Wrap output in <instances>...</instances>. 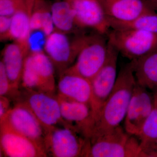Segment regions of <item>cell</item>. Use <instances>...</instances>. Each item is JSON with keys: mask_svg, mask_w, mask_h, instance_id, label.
<instances>
[{"mask_svg": "<svg viewBox=\"0 0 157 157\" xmlns=\"http://www.w3.org/2000/svg\"><path fill=\"white\" fill-rule=\"evenodd\" d=\"M136 84L130 61L118 73L115 86L94 120L88 139L104 135L121 125L126 115Z\"/></svg>", "mask_w": 157, "mask_h": 157, "instance_id": "1", "label": "cell"}, {"mask_svg": "<svg viewBox=\"0 0 157 157\" xmlns=\"http://www.w3.org/2000/svg\"><path fill=\"white\" fill-rule=\"evenodd\" d=\"M83 157H147L135 135L119 126L104 135L88 139Z\"/></svg>", "mask_w": 157, "mask_h": 157, "instance_id": "2", "label": "cell"}, {"mask_svg": "<svg viewBox=\"0 0 157 157\" xmlns=\"http://www.w3.org/2000/svg\"><path fill=\"white\" fill-rule=\"evenodd\" d=\"M55 68L42 51L30 52L26 57L21 77V86L55 95Z\"/></svg>", "mask_w": 157, "mask_h": 157, "instance_id": "3", "label": "cell"}, {"mask_svg": "<svg viewBox=\"0 0 157 157\" xmlns=\"http://www.w3.org/2000/svg\"><path fill=\"white\" fill-rule=\"evenodd\" d=\"M108 48L107 35L97 32L87 34L75 63L66 71L77 74L90 81L105 63Z\"/></svg>", "mask_w": 157, "mask_h": 157, "instance_id": "4", "label": "cell"}, {"mask_svg": "<svg viewBox=\"0 0 157 157\" xmlns=\"http://www.w3.org/2000/svg\"><path fill=\"white\" fill-rule=\"evenodd\" d=\"M70 35L55 29L46 37L44 43V52L52 62L59 76L75 62L87 34L79 33L73 37Z\"/></svg>", "mask_w": 157, "mask_h": 157, "instance_id": "5", "label": "cell"}, {"mask_svg": "<svg viewBox=\"0 0 157 157\" xmlns=\"http://www.w3.org/2000/svg\"><path fill=\"white\" fill-rule=\"evenodd\" d=\"M87 138L70 124L59 126L47 130L44 147L47 156L83 157Z\"/></svg>", "mask_w": 157, "mask_h": 157, "instance_id": "6", "label": "cell"}, {"mask_svg": "<svg viewBox=\"0 0 157 157\" xmlns=\"http://www.w3.org/2000/svg\"><path fill=\"white\" fill-rule=\"evenodd\" d=\"M108 42L130 61L145 56L157 47V34L133 29H110Z\"/></svg>", "mask_w": 157, "mask_h": 157, "instance_id": "7", "label": "cell"}, {"mask_svg": "<svg viewBox=\"0 0 157 157\" xmlns=\"http://www.w3.org/2000/svg\"><path fill=\"white\" fill-rule=\"evenodd\" d=\"M16 102H20L30 109L46 130L69 124L62 117L57 96L22 87Z\"/></svg>", "mask_w": 157, "mask_h": 157, "instance_id": "8", "label": "cell"}, {"mask_svg": "<svg viewBox=\"0 0 157 157\" xmlns=\"http://www.w3.org/2000/svg\"><path fill=\"white\" fill-rule=\"evenodd\" d=\"M119 54L117 50L108 42L106 62L100 71L90 80V107L93 122L115 86L118 76L117 65Z\"/></svg>", "mask_w": 157, "mask_h": 157, "instance_id": "9", "label": "cell"}, {"mask_svg": "<svg viewBox=\"0 0 157 157\" xmlns=\"http://www.w3.org/2000/svg\"><path fill=\"white\" fill-rule=\"evenodd\" d=\"M0 120L1 123L6 124L33 140L45 151L44 142L47 130L25 104L16 102Z\"/></svg>", "mask_w": 157, "mask_h": 157, "instance_id": "10", "label": "cell"}, {"mask_svg": "<svg viewBox=\"0 0 157 157\" xmlns=\"http://www.w3.org/2000/svg\"><path fill=\"white\" fill-rule=\"evenodd\" d=\"M136 82L125 117L124 128L129 134L137 136L151 112L154 94Z\"/></svg>", "mask_w": 157, "mask_h": 157, "instance_id": "11", "label": "cell"}, {"mask_svg": "<svg viewBox=\"0 0 157 157\" xmlns=\"http://www.w3.org/2000/svg\"><path fill=\"white\" fill-rule=\"evenodd\" d=\"M66 1L73 10L78 28L92 29L97 33L107 35L110 27L99 0Z\"/></svg>", "mask_w": 157, "mask_h": 157, "instance_id": "12", "label": "cell"}, {"mask_svg": "<svg viewBox=\"0 0 157 157\" xmlns=\"http://www.w3.org/2000/svg\"><path fill=\"white\" fill-rule=\"evenodd\" d=\"M1 151L9 157H47L45 151L33 140L1 123Z\"/></svg>", "mask_w": 157, "mask_h": 157, "instance_id": "13", "label": "cell"}, {"mask_svg": "<svg viewBox=\"0 0 157 157\" xmlns=\"http://www.w3.org/2000/svg\"><path fill=\"white\" fill-rule=\"evenodd\" d=\"M108 21L125 22L155 10L145 0H99Z\"/></svg>", "mask_w": 157, "mask_h": 157, "instance_id": "14", "label": "cell"}, {"mask_svg": "<svg viewBox=\"0 0 157 157\" xmlns=\"http://www.w3.org/2000/svg\"><path fill=\"white\" fill-rule=\"evenodd\" d=\"M30 44L13 42L6 45L2 54V60L14 91L19 94L26 57L29 53Z\"/></svg>", "mask_w": 157, "mask_h": 157, "instance_id": "15", "label": "cell"}, {"mask_svg": "<svg viewBox=\"0 0 157 157\" xmlns=\"http://www.w3.org/2000/svg\"><path fill=\"white\" fill-rule=\"evenodd\" d=\"M57 90L59 97L84 103L90 107L91 84L88 79L65 71L59 76Z\"/></svg>", "mask_w": 157, "mask_h": 157, "instance_id": "16", "label": "cell"}, {"mask_svg": "<svg viewBox=\"0 0 157 157\" xmlns=\"http://www.w3.org/2000/svg\"><path fill=\"white\" fill-rule=\"evenodd\" d=\"M57 97L59 102L63 119L67 124L76 128L86 138H88L93 123L90 105Z\"/></svg>", "mask_w": 157, "mask_h": 157, "instance_id": "17", "label": "cell"}, {"mask_svg": "<svg viewBox=\"0 0 157 157\" xmlns=\"http://www.w3.org/2000/svg\"><path fill=\"white\" fill-rule=\"evenodd\" d=\"M132 62L136 82L152 91L157 90V47Z\"/></svg>", "mask_w": 157, "mask_h": 157, "instance_id": "18", "label": "cell"}, {"mask_svg": "<svg viewBox=\"0 0 157 157\" xmlns=\"http://www.w3.org/2000/svg\"><path fill=\"white\" fill-rule=\"evenodd\" d=\"M35 0H25L11 17L10 39L14 42L30 44L32 31L31 19Z\"/></svg>", "mask_w": 157, "mask_h": 157, "instance_id": "19", "label": "cell"}, {"mask_svg": "<svg viewBox=\"0 0 157 157\" xmlns=\"http://www.w3.org/2000/svg\"><path fill=\"white\" fill-rule=\"evenodd\" d=\"M52 16L55 29L68 34L79 33L75 16L70 4L66 0L55 2L51 5Z\"/></svg>", "mask_w": 157, "mask_h": 157, "instance_id": "20", "label": "cell"}, {"mask_svg": "<svg viewBox=\"0 0 157 157\" xmlns=\"http://www.w3.org/2000/svg\"><path fill=\"white\" fill-rule=\"evenodd\" d=\"M51 3L47 0H35L31 19V31H40L45 37L55 30Z\"/></svg>", "mask_w": 157, "mask_h": 157, "instance_id": "21", "label": "cell"}, {"mask_svg": "<svg viewBox=\"0 0 157 157\" xmlns=\"http://www.w3.org/2000/svg\"><path fill=\"white\" fill-rule=\"evenodd\" d=\"M154 93L153 107L137 136L147 157H155V147L157 140V90Z\"/></svg>", "mask_w": 157, "mask_h": 157, "instance_id": "22", "label": "cell"}, {"mask_svg": "<svg viewBox=\"0 0 157 157\" xmlns=\"http://www.w3.org/2000/svg\"><path fill=\"white\" fill-rule=\"evenodd\" d=\"M110 29H133L157 34V12L151 11L128 22L109 21Z\"/></svg>", "mask_w": 157, "mask_h": 157, "instance_id": "23", "label": "cell"}, {"mask_svg": "<svg viewBox=\"0 0 157 157\" xmlns=\"http://www.w3.org/2000/svg\"><path fill=\"white\" fill-rule=\"evenodd\" d=\"M19 94L14 91L6 73L2 62H0V96H4L15 100Z\"/></svg>", "mask_w": 157, "mask_h": 157, "instance_id": "24", "label": "cell"}, {"mask_svg": "<svg viewBox=\"0 0 157 157\" xmlns=\"http://www.w3.org/2000/svg\"><path fill=\"white\" fill-rule=\"evenodd\" d=\"M25 0H0V15L11 17Z\"/></svg>", "mask_w": 157, "mask_h": 157, "instance_id": "25", "label": "cell"}, {"mask_svg": "<svg viewBox=\"0 0 157 157\" xmlns=\"http://www.w3.org/2000/svg\"><path fill=\"white\" fill-rule=\"evenodd\" d=\"M11 17L0 15V39L1 42L10 40Z\"/></svg>", "mask_w": 157, "mask_h": 157, "instance_id": "26", "label": "cell"}, {"mask_svg": "<svg viewBox=\"0 0 157 157\" xmlns=\"http://www.w3.org/2000/svg\"><path fill=\"white\" fill-rule=\"evenodd\" d=\"M10 99L7 97L0 96V120L2 119L10 109Z\"/></svg>", "mask_w": 157, "mask_h": 157, "instance_id": "27", "label": "cell"}, {"mask_svg": "<svg viewBox=\"0 0 157 157\" xmlns=\"http://www.w3.org/2000/svg\"><path fill=\"white\" fill-rule=\"evenodd\" d=\"M157 12V0H145Z\"/></svg>", "mask_w": 157, "mask_h": 157, "instance_id": "28", "label": "cell"}, {"mask_svg": "<svg viewBox=\"0 0 157 157\" xmlns=\"http://www.w3.org/2000/svg\"><path fill=\"white\" fill-rule=\"evenodd\" d=\"M155 157H157V140L156 142L155 145Z\"/></svg>", "mask_w": 157, "mask_h": 157, "instance_id": "29", "label": "cell"}]
</instances>
